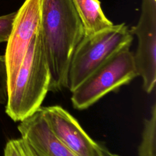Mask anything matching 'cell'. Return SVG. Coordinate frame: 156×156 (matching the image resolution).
<instances>
[{"label": "cell", "mask_w": 156, "mask_h": 156, "mask_svg": "<svg viewBox=\"0 0 156 156\" xmlns=\"http://www.w3.org/2000/svg\"><path fill=\"white\" fill-rule=\"evenodd\" d=\"M137 76L133 54L130 48H126L93 71L72 91L73 107L85 110Z\"/></svg>", "instance_id": "cell-4"}, {"label": "cell", "mask_w": 156, "mask_h": 156, "mask_svg": "<svg viewBox=\"0 0 156 156\" xmlns=\"http://www.w3.org/2000/svg\"><path fill=\"white\" fill-rule=\"evenodd\" d=\"M16 12L0 16V43L7 42L10 35Z\"/></svg>", "instance_id": "cell-12"}, {"label": "cell", "mask_w": 156, "mask_h": 156, "mask_svg": "<svg viewBox=\"0 0 156 156\" xmlns=\"http://www.w3.org/2000/svg\"><path fill=\"white\" fill-rule=\"evenodd\" d=\"M35 156H36V155H35Z\"/></svg>", "instance_id": "cell-16"}, {"label": "cell", "mask_w": 156, "mask_h": 156, "mask_svg": "<svg viewBox=\"0 0 156 156\" xmlns=\"http://www.w3.org/2000/svg\"><path fill=\"white\" fill-rule=\"evenodd\" d=\"M41 28L50 71L49 91L67 88L73 53L85 35L71 0H41Z\"/></svg>", "instance_id": "cell-1"}, {"label": "cell", "mask_w": 156, "mask_h": 156, "mask_svg": "<svg viewBox=\"0 0 156 156\" xmlns=\"http://www.w3.org/2000/svg\"><path fill=\"white\" fill-rule=\"evenodd\" d=\"M8 98L7 76L4 55H0V105H5Z\"/></svg>", "instance_id": "cell-13"}, {"label": "cell", "mask_w": 156, "mask_h": 156, "mask_svg": "<svg viewBox=\"0 0 156 156\" xmlns=\"http://www.w3.org/2000/svg\"><path fill=\"white\" fill-rule=\"evenodd\" d=\"M41 0H26L16 15L4 55L8 93L12 90L28 48L41 24Z\"/></svg>", "instance_id": "cell-5"}, {"label": "cell", "mask_w": 156, "mask_h": 156, "mask_svg": "<svg viewBox=\"0 0 156 156\" xmlns=\"http://www.w3.org/2000/svg\"><path fill=\"white\" fill-rule=\"evenodd\" d=\"M133 41L125 23L113 24L91 35H84L71 61L67 88L73 91L89 74Z\"/></svg>", "instance_id": "cell-3"}, {"label": "cell", "mask_w": 156, "mask_h": 156, "mask_svg": "<svg viewBox=\"0 0 156 156\" xmlns=\"http://www.w3.org/2000/svg\"><path fill=\"white\" fill-rule=\"evenodd\" d=\"M17 128L36 156H75L51 130L40 108L20 121Z\"/></svg>", "instance_id": "cell-8"}, {"label": "cell", "mask_w": 156, "mask_h": 156, "mask_svg": "<svg viewBox=\"0 0 156 156\" xmlns=\"http://www.w3.org/2000/svg\"><path fill=\"white\" fill-rule=\"evenodd\" d=\"M50 79L40 24L8 93L6 114L20 122L37 112L49 91Z\"/></svg>", "instance_id": "cell-2"}, {"label": "cell", "mask_w": 156, "mask_h": 156, "mask_svg": "<svg viewBox=\"0 0 156 156\" xmlns=\"http://www.w3.org/2000/svg\"><path fill=\"white\" fill-rule=\"evenodd\" d=\"M156 104H153L150 116L144 119L138 156H155Z\"/></svg>", "instance_id": "cell-10"}, {"label": "cell", "mask_w": 156, "mask_h": 156, "mask_svg": "<svg viewBox=\"0 0 156 156\" xmlns=\"http://www.w3.org/2000/svg\"><path fill=\"white\" fill-rule=\"evenodd\" d=\"M110 155H111V154H110Z\"/></svg>", "instance_id": "cell-15"}, {"label": "cell", "mask_w": 156, "mask_h": 156, "mask_svg": "<svg viewBox=\"0 0 156 156\" xmlns=\"http://www.w3.org/2000/svg\"><path fill=\"white\" fill-rule=\"evenodd\" d=\"M82 23L85 35H91L112 26L98 0H71Z\"/></svg>", "instance_id": "cell-9"}, {"label": "cell", "mask_w": 156, "mask_h": 156, "mask_svg": "<svg viewBox=\"0 0 156 156\" xmlns=\"http://www.w3.org/2000/svg\"><path fill=\"white\" fill-rule=\"evenodd\" d=\"M4 156H35L28 144L21 138L9 140L4 149Z\"/></svg>", "instance_id": "cell-11"}, {"label": "cell", "mask_w": 156, "mask_h": 156, "mask_svg": "<svg viewBox=\"0 0 156 156\" xmlns=\"http://www.w3.org/2000/svg\"><path fill=\"white\" fill-rule=\"evenodd\" d=\"M110 156H119V155H116V154H112V153H111Z\"/></svg>", "instance_id": "cell-14"}, {"label": "cell", "mask_w": 156, "mask_h": 156, "mask_svg": "<svg viewBox=\"0 0 156 156\" xmlns=\"http://www.w3.org/2000/svg\"><path fill=\"white\" fill-rule=\"evenodd\" d=\"M40 110L51 130L75 156H110L111 152L93 140L61 106L41 107Z\"/></svg>", "instance_id": "cell-7"}, {"label": "cell", "mask_w": 156, "mask_h": 156, "mask_svg": "<svg viewBox=\"0 0 156 156\" xmlns=\"http://www.w3.org/2000/svg\"><path fill=\"white\" fill-rule=\"evenodd\" d=\"M129 31L138 39L133 54L135 69L142 79L144 91L149 94L156 82V0H141L140 18Z\"/></svg>", "instance_id": "cell-6"}]
</instances>
